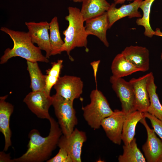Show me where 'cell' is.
<instances>
[{
    "label": "cell",
    "instance_id": "4dcf8cb0",
    "mask_svg": "<svg viewBox=\"0 0 162 162\" xmlns=\"http://www.w3.org/2000/svg\"><path fill=\"white\" fill-rule=\"evenodd\" d=\"M154 35L160 36L162 37V32H161L160 29L157 28L156 29L155 31H154ZM161 59H162V52L161 55Z\"/></svg>",
    "mask_w": 162,
    "mask_h": 162
},
{
    "label": "cell",
    "instance_id": "484cf974",
    "mask_svg": "<svg viewBox=\"0 0 162 162\" xmlns=\"http://www.w3.org/2000/svg\"><path fill=\"white\" fill-rule=\"evenodd\" d=\"M63 60L59 59L56 62L51 63V67L46 71L44 91L48 95H50L51 88L56 84L60 77V73L63 67Z\"/></svg>",
    "mask_w": 162,
    "mask_h": 162
},
{
    "label": "cell",
    "instance_id": "52a82bcc",
    "mask_svg": "<svg viewBox=\"0 0 162 162\" xmlns=\"http://www.w3.org/2000/svg\"><path fill=\"white\" fill-rule=\"evenodd\" d=\"M110 81L112 89L121 102L122 110L127 115L135 111L134 93L129 81L112 76L110 77Z\"/></svg>",
    "mask_w": 162,
    "mask_h": 162
},
{
    "label": "cell",
    "instance_id": "83f0119b",
    "mask_svg": "<svg viewBox=\"0 0 162 162\" xmlns=\"http://www.w3.org/2000/svg\"><path fill=\"white\" fill-rule=\"evenodd\" d=\"M58 153L54 157L47 160V162H73L72 159L67 151L64 148H59Z\"/></svg>",
    "mask_w": 162,
    "mask_h": 162
},
{
    "label": "cell",
    "instance_id": "8fae6325",
    "mask_svg": "<svg viewBox=\"0 0 162 162\" xmlns=\"http://www.w3.org/2000/svg\"><path fill=\"white\" fill-rule=\"evenodd\" d=\"M28 32L33 43L37 44L41 50L46 52V57L49 58L50 56L51 47L50 40L49 23L47 21L36 22H26Z\"/></svg>",
    "mask_w": 162,
    "mask_h": 162
},
{
    "label": "cell",
    "instance_id": "f1b7e54d",
    "mask_svg": "<svg viewBox=\"0 0 162 162\" xmlns=\"http://www.w3.org/2000/svg\"><path fill=\"white\" fill-rule=\"evenodd\" d=\"M100 62V60H98L92 62L90 63V65L92 66L93 70L96 85V88H97L96 78L98 70L99 65Z\"/></svg>",
    "mask_w": 162,
    "mask_h": 162
},
{
    "label": "cell",
    "instance_id": "4fadbf2b",
    "mask_svg": "<svg viewBox=\"0 0 162 162\" xmlns=\"http://www.w3.org/2000/svg\"><path fill=\"white\" fill-rule=\"evenodd\" d=\"M150 73L137 78H132L129 81L134 93V106L135 110L147 112L150 102L147 89V82Z\"/></svg>",
    "mask_w": 162,
    "mask_h": 162
},
{
    "label": "cell",
    "instance_id": "ba28073f",
    "mask_svg": "<svg viewBox=\"0 0 162 162\" xmlns=\"http://www.w3.org/2000/svg\"><path fill=\"white\" fill-rule=\"evenodd\" d=\"M83 87V82L80 78L70 75L60 77L54 86L56 94L73 102L80 96Z\"/></svg>",
    "mask_w": 162,
    "mask_h": 162
},
{
    "label": "cell",
    "instance_id": "f546056e",
    "mask_svg": "<svg viewBox=\"0 0 162 162\" xmlns=\"http://www.w3.org/2000/svg\"><path fill=\"white\" fill-rule=\"evenodd\" d=\"M0 162H13V159L9 154H6L3 152H0Z\"/></svg>",
    "mask_w": 162,
    "mask_h": 162
},
{
    "label": "cell",
    "instance_id": "7a4b0ae2",
    "mask_svg": "<svg viewBox=\"0 0 162 162\" xmlns=\"http://www.w3.org/2000/svg\"><path fill=\"white\" fill-rule=\"evenodd\" d=\"M1 31L8 35L14 43L11 49L7 48L0 58V63H6L10 58L19 56L32 62L48 63L49 61L42 53L41 49L34 45L28 32L15 31L2 27Z\"/></svg>",
    "mask_w": 162,
    "mask_h": 162
},
{
    "label": "cell",
    "instance_id": "8992f818",
    "mask_svg": "<svg viewBox=\"0 0 162 162\" xmlns=\"http://www.w3.org/2000/svg\"><path fill=\"white\" fill-rule=\"evenodd\" d=\"M29 110L38 118L50 119L49 112L52 104V96L47 94L44 90L28 93L23 99Z\"/></svg>",
    "mask_w": 162,
    "mask_h": 162
},
{
    "label": "cell",
    "instance_id": "e0dca14e",
    "mask_svg": "<svg viewBox=\"0 0 162 162\" xmlns=\"http://www.w3.org/2000/svg\"><path fill=\"white\" fill-rule=\"evenodd\" d=\"M86 31L89 35L97 37L107 47L109 44L106 37V31L109 28V21L106 12L86 22Z\"/></svg>",
    "mask_w": 162,
    "mask_h": 162
},
{
    "label": "cell",
    "instance_id": "7402d4cb",
    "mask_svg": "<svg viewBox=\"0 0 162 162\" xmlns=\"http://www.w3.org/2000/svg\"><path fill=\"white\" fill-rule=\"evenodd\" d=\"M27 70L30 78V87L32 92L44 90L46 85L45 75L43 74L37 62L27 61Z\"/></svg>",
    "mask_w": 162,
    "mask_h": 162
},
{
    "label": "cell",
    "instance_id": "9c48e42d",
    "mask_svg": "<svg viewBox=\"0 0 162 162\" xmlns=\"http://www.w3.org/2000/svg\"><path fill=\"white\" fill-rule=\"evenodd\" d=\"M86 140V133L75 128L69 136L62 135L58 146L67 151L73 162H81L82 147Z\"/></svg>",
    "mask_w": 162,
    "mask_h": 162
},
{
    "label": "cell",
    "instance_id": "d4e9b609",
    "mask_svg": "<svg viewBox=\"0 0 162 162\" xmlns=\"http://www.w3.org/2000/svg\"><path fill=\"white\" fill-rule=\"evenodd\" d=\"M155 0H145L141 2L139 7L142 10L143 15L141 18H138L136 21L137 24L144 27V34L149 38L154 35V31L152 29L149 22L150 14L152 5Z\"/></svg>",
    "mask_w": 162,
    "mask_h": 162
},
{
    "label": "cell",
    "instance_id": "cb8c5ba5",
    "mask_svg": "<svg viewBox=\"0 0 162 162\" xmlns=\"http://www.w3.org/2000/svg\"><path fill=\"white\" fill-rule=\"evenodd\" d=\"M50 56L60 54L64 44L61 38L57 17L55 16L49 23Z\"/></svg>",
    "mask_w": 162,
    "mask_h": 162
},
{
    "label": "cell",
    "instance_id": "d6986e66",
    "mask_svg": "<svg viewBox=\"0 0 162 162\" xmlns=\"http://www.w3.org/2000/svg\"><path fill=\"white\" fill-rule=\"evenodd\" d=\"M144 117L143 112L135 110L127 115L124 122L122 139L124 145L129 143L134 138L137 123Z\"/></svg>",
    "mask_w": 162,
    "mask_h": 162
},
{
    "label": "cell",
    "instance_id": "603a6c76",
    "mask_svg": "<svg viewBox=\"0 0 162 162\" xmlns=\"http://www.w3.org/2000/svg\"><path fill=\"white\" fill-rule=\"evenodd\" d=\"M123 153L118 157L119 162H145L146 159L138 148L135 138L128 144L123 146Z\"/></svg>",
    "mask_w": 162,
    "mask_h": 162
},
{
    "label": "cell",
    "instance_id": "9a60e30c",
    "mask_svg": "<svg viewBox=\"0 0 162 162\" xmlns=\"http://www.w3.org/2000/svg\"><path fill=\"white\" fill-rule=\"evenodd\" d=\"M121 53L140 71L146 72L149 70V52L146 48L131 45L126 47Z\"/></svg>",
    "mask_w": 162,
    "mask_h": 162
},
{
    "label": "cell",
    "instance_id": "5bb4252c",
    "mask_svg": "<svg viewBox=\"0 0 162 162\" xmlns=\"http://www.w3.org/2000/svg\"><path fill=\"white\" fill-rule=\"evenodd\" d=\"M143 0H134L130 4L123 5L119 8L116 7V4L112 3L106 11L109 21V28L117 21L126 16L129 18H140L142 16L138 9Z\"/></svg>",
    "mask_w": 162,
    "mask_h": 162
},
{
    "label": "cell",
    "instance_id": "ac0fdd59",
    "mask_svg": "<svg viewBox=\"0 0 162 162\" xmlns=\"http://www.w3.org/2000/svg\"><path fill=\"white\" fill-rule=\"evenodd\" d=\"M80 12L85 22L106 12L110 4L106 0H83Z\"/></svg>",
    "mask_w": 162,
    "mask_h": 162
},
{
    "label": "cell",
    "instance_id": "3957f363",
    "mask_svg": "<svg viewBox=\"0 0 162 162\" xmlns=\"http://www.w3.org/2000/svg\"><path fill=\"white\" fill-rule=\"evenodd\" d=\"M68 14L65 17L68 22L67 28L63 32L64 35V44L62 52L65 51L69 59H74L70 55V52L76 47H84L88 52L87 33L84 23L85 21L79 9L72 7L68 8Z\"/></svg>",
    "mask_w": 162,
    "mask_h": 162
},
{
    "label": "cell",
    "instance_id": "2e32d148",
    "mask_svg": "<svg viewBox=\"0 0 162 162\" xmlns=\"http://www.w3.org/2000/svg\"><path fill=\"white\" fill-rule=\"evenodd\" d=\"M8 95L0 97V131L5 140L4 151L8 150L11 146V131L10 128V117L14 110V106L5 101Z\"/></svg>",
    "mask_w": 162,
    "mask_h": 162
},
{
    "label": "cell",
    "instance_id": "5b68a950",
    "mask_svg": "<svg viewBox=\"0 0 162 162\" xmlns=\"http://www.w3.org/2000/svg\"><path fill=\"white\" fill-rule=\"evenodd\" d=\"M52 97V105L63 135L69 136L78 123L76 112L73 106L74 102L56 94Z\"/></svg>",
    "mask_w": 162,
    "mask_h": 162
},
{
    "label": "cell",
    "instance_id": "6da1fadb",
    "mask_svg": "<svg viewBox=\"0 0 162 162\" xmlns=\"http://www.w3.org/2000/svg\"><path fill=\"white\" fill-rule=\"evenodd\" d=\"M49 121L50 128L48 135L44 137L38 130H31L28 134L30 140L26 151L20 157L13 159V162H42L49 159L63 134L58 122L52 117Z\"/></svg>",
    "mask_w": 162,
    "mask_h": 162
},
{
    "label": "cell",
    "instance_id": "1f68e13d",
    "mask_svg": "<svg viewBox=\"0 0 162 162\" xmlns=\"http://www.w3.org/2000/svg\"><path fill=\"white\" fill-rule=\"evenodd\" d=\"M134 0H114V3L116 4H122L124 3L126 1H131Z\"/></svg>",
    "mask_w": 162,
    "mask_h": 162
},
{
    "label": "cell",
    "instance_id": "30bf717a",
    "mask_svg": "<svg viewBox=\"0 0 162 162\" xmlns=\"http://www.w3.org/2000/svg\"><path fill=\"white\" fill-rule=\"evenodd\" d=\"M127 115L122 110H116L112 114L104 118L101 122V126L107 136L115 144L120 145L121 144L123 124Z\"/></svg>",
    "mask_w": 162,
    "mask_h": 162
},
{
    "label": "cell",
    "instance_id": "d6a6232c",
    "mask_svg": "<svg viewBox=\"0 0 162 162\" xmlns=\"http://www.w3.org/2000/svg\"><path fill=\"white\" fill-rule=\"evenodd\" d=\"M160 162H162V159H161V160H160Z\"/></svg>",
    "mask_w": 162,
    "mask_h": 162
},
{
    "label": "cell",
    "instance_id": "7c38bea8",
    "mask_svg": "<svg viewBox=\"0 0 162 162\" xmlns=\"http://www.w3.org/2000/svg\"><path fill=\"white\" fill-rule=\"evenodd\" d=\"M145 128L147 139L142 147L146 161L160 162L162 158V141L158 138L153 129L147 124L146 118L143 117L140 121Z\"/></svg>",
    "mask_w": 162,
    "mask_h": 162
},
{
    "label": "cell",
    "instance_id": "277c9868",
    "mask_svg": "<svg viewBox=\"0 0 162 162\" xmlns=\"http://www.w3.org/2000/svg\"><path fill=\"white\" fill-rule=\"evenodd\" d=\"M89 104L82 107L83 117L92 128L98 129L102 120L113 112L102 92L97 88L92 90L90 95Z\"/></svg>",
    "mask_w": 162,
    "mask_h": 162
},
{
    "label": "cell",
    "instance_id": "ffe728a7",
    "mask_svg": "<svg viewBox=\"0 0 162 162\" xmlns=\"http://www.w3.org/2000/svg\"><path fill=\"white\" fill-rule=\"evenodd\" d=\"M112 76L122 78L140 70L126 59L121 53L118 54L113 59L111 66Z\"/></svg>",
    "mask_w": 162,
    "mask_h": 162
},
{
    "label": "cell",
    "instance_id": "4316f807",
    "mask_svg": "<svg viewBox=\"0 0 162 162\" xmlns=\"http://www.w3.org/2000/svg\"><path fill=\"white\" fill-rule=\"evenodd\" d=\"M143 116L149 120L155 133L162 140V121L147 112H143Z\"/></svg>",
    "mask_w": 162,
    "mask_h": 162
},
{
    "label": "cell",
    "instance_id": "44dd1931",
    "mask_svg": "<svg viewBox=\"0 0 162 162\" xmlns=\"http://www.w3.org/2000/svg\"><path fill=\"white\" fill-rule=\"evenodd\" d=\"M150 73L147 85L150 104L147 112L162 121V105L156 93L157 86L153 74Z\"/></svg>",
    "mask_w": 162,
    "mask_h": 162
}]
</instances>
